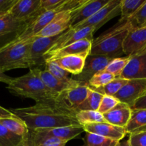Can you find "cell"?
I'll return each instance as SVG.
<instances>
[{
    "label": "cell",
    "instance_id": "1",
    "mask_svg": "<svg viewBox=\"0 0 146 146\" xmlns=\"http://www.w3.org/2000/svg\"><path fill=\"white\" fill-rule=\"evenodd\" d=\"M11 111L25 123L29 131L40 128L80 125L76 120V112L67 105L62 97L59 100L37 103L32 106Z\"/></svg>",
    "mask_w": 146,
    "mask_h": 146
},
{
    "label": "cell",
    "instance_id": "29",
    "mask_svg": "<svg viewBox=\"0 0 146 146\" xmlns=\"http://www.w3.org/2000/svg\"><path fill=\"white\" fill-rule=\"evenodd\" d=\"M128 80L125 78H120V77H116L112 81H110L109 84L104 86L102 88H97V89H92L97 92L101 93L103 95L112 96H114L127 83Z\"/></svg>",
    "mask_w": 146,
    "mask_h": 146
},
{
    "label": "cell",
    "instance_id": "31",
    "mask_svg": "<svg viewBox=\"0 0 146 146\" xmlns=\"http://www.w3.org/2000/svg\"><path fill=\"white\" fill-rule=\"evenodd\" d=\"M118 141L96 134L86 133L84 146H115Z\"/></svg>",
    "mask_w": 146,
    "mask_h": 146
},
{
    "label": "cell",
    "instance_id": "6",
    "mask_svg": "<svg viewBox=\"0 0 146 146\" xmlns=\"http://www.w3.org/2000/svg\"><path fill=\"white\" fill-rule=\"evenodd\" d=\"M120 14V0H110L107 4L100 9L92 17L83 22L72 27V28L81 29L87 27H96L97 29L102 26Z\"/></svg>",
    "mask_w": 146,
    "mask_h": 146
},
{
    "label": "cell",
    "instance_id": "40",
    "mask_svg": "<svg viewBox=\"0 0 146 146\" xmlns=\"http://www.w3.org/2000/svg\"><path fill=\"white\" fill-rule=\"evenodd\" d=\"M17 0H0V12H9Z\"/></svg>",
    "mask_w": 146,
    "mask_h": 146
},
{
    "label": "cell",
    "instance_id": "14",
    "mask_svg": "<svg viewBox=\"0 0 146 146\" xmlns=\"http://www.w3.org/2000/svg\"><path fill=\"white\" fill-rule=\"evenodd\" d=\"M72 11L58 13L35 37H52L64 33L71 27Z\"/></svg>",
    "mask_w": 146,
    "mask_h": 146
},
{
    "label": "cell",
    "instance_id": "2",
    "mask_svg": "<svg viewBox=\"0 0 146 146\" xmlns=\"http://www.w3.org/2000/svg\"><path fill=\"white\" fill-rule=\"evenodd\" d=\"M39 68H31L27 74L17 78H12L7 88L17 96L31 98L37 103L46 102L60 98L54 96L44 86L40 78Z\"/></svg>",
    "mask_w": 146,
    "mask_h": 146
},
{
    "label": "cell",
    "instance_id": "10",
    "mask_svg": "<svg viewBox=\"0 0 146 146\" xmlns=\"http://www.w3.org/2000/svg\"><path fill=\"white\" fill-rule=\"evenodd\" d=\"M145 94L146 79H130L114 97L132 108L135 103Z\"/></svg>",
    "mask_w": 146,
    "mask_h": 146
},
{
    "label": "cell",
    "instance_id": "19",
    "mask_svg": "<svg viewBox=\"0 0 146 146\" xmlns=\"http://www.w3.org/2000/svg\"><path fill=\"white\" fill-rule=\"evenodd\" d=\"M40 78H41L43 84L50 91V93L54 96L58 97V98H60L62 94H64L66 91L71 89V88L82 84V82L77 81L76 80L72 83L63 82L55 78L46 69L43 70V71L41 70Z\"/></svg>",
    "mask_w": 146,
    "mask_h": 146
},
{
    "label": "cell",
    "instance_id": "44",
    "mask_svg": "<svg viewBox=\"0 0 146 146\" xmlns=\"http://www.w3.org/2000/svg\"><path fill=\"white\" fill-rule=\"evenodd\" d=\"M11 79H12V78L4 74V73L0 69V82L5 83V84H7L8 85L10 83V81H11Z\"/></svg>",
    "mask_w": 146,
    "mask_h": 146
},
{
    "label": "cell",
    "instance_id": "33",
    "mask_svg": "<svg viewBox=\"0 0 146 146\" xmlns=\"http://www.w3.org/2000/svg\"><path fill=\"white\" fill-rule=\"evenodd\" d=\"M129 61V56L115 58L107 66L104 71L113 74L115 77H120L123 70L127 66Z\"/></svg>",
    "mask_w": 146,
    "mask_h": 146
},
{
    "label": "cell",
    "instance_id": "38",
    "mask_svg": "<svg viewBox=\"0 0 146 146\" xmlns=\"http://www.w3.org/2000/svg\"><path fill=\"white\" fill-rule=\"evenodd\" d=\"M64 1V0H41L40 9L42 12L53 10L61 5Z\"/></svg>",
    "mask_w": 146,
    "mask_h": 146
},
{
    "label": "cell",
    "instance_id": "17",
    "mask_svg": "<svg viewBox=\"0 0 146 146\" xmlns=\"http://www.w3.org/2000/svg\"><path fill=\"white\" fill-rule=\"evenodd\" d=\"M110 0H87L84 4L72 11L71 27L83 22L92 17L100 9L102 8Z\"/></svg>",
    "mask_w": 146,
    "mask_h": 146
},
{
    "label": "cell",
    "instance_id": "21",
    "mask_svg": "<svg viewBox=\"0 0 146 146\" xmlns=\"http://www.w3.org/2000/svg\"><path fill=\"white\" fill-rule=\"evenodd\" d=\"M132 109L129 106L120 102L114 108L103 114L105 122L116 126L125 128L130 120Z\"/></svg>",
    "mask_w": 146,
    "mask_h": 146
},
{
    "label": "cell",
    "instance_id": "25",
    "mask_svg": "<svg viewBox=\"0 0 146 146\" xmlns=\"http://www.w3.org/2000/svg\"><path fill=\"white\" fill-rule=\"evenodd\" d=\"M0 124L19 136L24 137L29 133L25 123L17 116L0 119Z\"/></svg>",
    "mask_w": 146,
    "mask_h": 146
},
{
    "label": "cell",
    "instance_id": "11",
    "mask_svg": "<svg viewBox=\"0 0 146 146\" xmlns=\"http://www.w3.org/2000/svg\"><path fill=\"white\" fill-rule=\"evenodd\" d=\"M113 59L105 56H87L81 74L74 76V78H72L84 84H87L94 74L104 70Z\"/></svg>",
    "mask_w": 146,
    "mask_h": 146
},
{
    "label": "cell",
    "instance_id": "26",
    "mask_svg": "<svg viewBox=\"0 0 146 146\" xmlns=\"http://www.w3.org/2000/svg\"><path fill=\"white\" fill-rule=\"evenodd\" d=\"M145 1V0H120V19L118 22L127 21Z\"/></svg>",
    "mask_w": 146,
    "mask_h": 146
},
{
    "label": "cell",
    "instance_id": "12",
    "mask_svg": "<svg viewBox=\"0 0 146 146\" xmlns=\"http://www.w3.org/2000/svg\"><path fill=\"white\" fill-rule=\"evenodd\" d=\"M40 1L17 0L9 13L16 19L29 22L42 12L40 9Z\"/></svg>",
    "mask_w": 146,
    "mask_h": 146
},
{
    "label": "cell",
    "instance_id": "28",
    "mask_svg": "<svg viewBox=\"0 0 146 146\" xmlns=\"http://www.w3.org/2000/svg\"><path fill=\"white\" fill-rule=\"evenodd\" d=\"M76 120L80 125L105 122L103 115L97 111H80L75 115Z\"/></svg>",
    "mask_w": 146,
    "mask_h": 146
},
{
    "label": "cell",
    "instance_id": "13",
    "mask_svg": "<svg viewBox=\"0 0 146 146\" xmlns=\"http://www.w3.org/2000/svg\"><path fill=\"white\" fill-rule=\"evenodd\" d=\"M62 4L53 10L43 11L38 17L29 21L27 28L19 36V37H17V39L21 40V41L27 40L37 35L53 19L56 14L63 12L62 9Z\"/></svg>",
    "mask_w": 146,
    "mask_h": 146
},
{
    "label": "cell",
    "instance_id": "24",
    "mask_svg": "<svg viewBox=\"0 0 146 146\" xmlns=\"http://www.w3.org/2000/svg\"><path fill=\"white\" fill-rule=\"evenodd\" d=\"M146 126V108L132 109L130 120L125 126L127 134L137 132Z\"/></svg>",
    "mask_w": 146,
    "mask_h": 146
},
{
    "label": "cell",
    "instance_id": "46",
    "mask_svg": "<svg viewBox=\"0 0 146 146\" xmlns=\"http://www.w3.org/2000/svg\"><path fill=\"white\" fill-rule=\"evenodd\" d=\"M9 12H0V18H1V17H3L4 16H5L6 14H8Z\"/></svg>",
    "mask_w": 146,
    "mask_h": 146
},
{
    "label": "cell",
    "instance_id": "47",
    "mask_svg": "<svg viewBox=\"0 0 146 146\" xmlns=\"http://www.w3.org/2000/svg\"><path fill=\"white\" fill-rule=\"evenodd\" d=\"M145 129H146V126H145V127H144V128H142V129L139 130L138 131H143V130H145Z\"/></svg>",
    "mask_w": 146,
    "mask_h": 146
},
{
    "label": "cell",
    "instance_id": "27",
    "mask_svg": "<svg viewBox=\"0 0 146 146\" xmlns=\"http://www.w3.org/2000/svg\"><path fill=\"white\" fill-rule=\"evenodd\" d=\"M103 94L89 87L88 94L84 102L77 108V113L80 111H98Z\"/></svg>",
    "mask_w": 146,
    "mask_h": 146
},
{
    "label": "cell",
    "instance_id": "5",
    "mask_svg": "<svg viewBox=\"0 0 146 146\" xmlns=\"http://www.w3.org/2000/svg\"><path fill=\"white\" fill-rule=\"evenodd\" d=\"M84 131V128L82 125H71L59 128H40L29 131V133L33 145H34L39 141L48 138H58L68 142Z\"/></svg>",
    "mask_w": 146,
    "mask_h": 146
},
{
    "label": "cell",
    "instance_id": "9",
    "mask_svg": "<svg viewBox=\"0 0 146 146\" xmlns=\"http://www.w3.org/2000/svg\"><path fill=\"white\" fill-rule=\"evenodd\" d=\"M125 79H146V46L129 56L127 66L120 75Z\"/></svg>",
    "mask_w": 146,
    "mask_h": 146
},
{
    "label": "cell",
    "instance_id": "34",
    "mask_svg": "<svg viewBox=\"0 0 146 146\" xmlns=\"http://www.w3.org/2000/svg\"><path fill=\"white\" fill-rule=\"evenodd\" d=\"M45 69L52 76L65 83H72L75 80L69 77V73L52 61H45Z\"/></svg>",
    "mask_w": 146,
    "mask_h": 146
},
{
    "label": "cell",
    "instance_id": "42",
    "mask_svg": "<svg viewBox=\"0 0 146 146\" xmlns=\"http://www.w3.org/2000/svg\"><path fill=\"white\" fill-rule=\"evenodd\" d=\"M13 117H16V115L11 111H9V110H7L6 108L0 106V119L13 118Z\"/></svg>",
    "mask_w": 146,
    "mask_h": 146
},
{
    "label": "cell",
    "instance_id": "45",
    "mask_svg": "<svg viewBox=\"0 0 146 146\" xmlns=\"http://www.w3.org/2000/svg\"><path fill=\"white\" fill-rule=\"evenodd\" d=\"M115 146H131V145H130L128 139L125 140L124 138H123V139L121 140V141H118V142L117 143V144H116Z\"/></svg>",
    "mask_w": 146,
    "mask_h": 146
},
{
    "label": "cell",
    "instance_id": "30",
    "mask_svg": "<svg viewBox=\"0 0 146 146\" xmlns=\"http://www.w3.org/2000/svg\"><path fill=\"white\" fill-rule=\"evenodd\" d=\"M115 78V77L113 74L103 70V71L94 74L90 78L87 84H88V86L92 89H97V88L104 87L110 81H113Z\"/></svg>",
    "mask_w": 146,
    "mask_h": 146
},
{
    "label": "cell",
    "instance_id": "48",
    "mask_svg": "<svg viewBox=\"0 0 146 146\" xmlns=\"http://www.w3.org/2000/svg\"><path fill=\"white\" fill-rule=\"evenodd\" d=\"M145 25H146V22H145V24L144 25H143V26H145Z\"/></svg>",
    "mask_w": 146,
    "mask_h": 146
},
{
    "label": "cell",
    "instance_id": "23",
    "mask_svg": "<svg viewBox=\"0 0 146 146\" xmlns=\"http://www.w3.org/2000/svg\"><path fill=\"white\" fill-rule=\"evenodd\" d=\"M88 91V84L82 83L80 85L66 91L64 94H62V98L67 105L77 113V108L86 99Z\"/></svg>",
    "mask_w": 146,
    "mask_h": 146
},
{
    "label": "cell",
    "instance_id": "16",
    "mask_svg": "<svg viewBox=\"0 0 146 146\" xmlns=\"http://www.w3.org/2000/svg\"><path fill=\"white\" fill-rule=\"evenodd\" d=\"M92 41L90 40H80V41L73 43L67 46L64 47L61 49L45 54L44 60L45 61H50V60L54 59L58 57L70 55H82L87 56L90 55L92 48Z\"/></svg>",
    "mask_w": 146,
    "mask_h": 146
},
{
    "label": "cell",
    "instance_id": "43",
    "mask_svg": "<svg viewBox=\"0 0 146 146\" xmlns=\"http://www.w3.org/2000/svg\"><path fill=\"white\" fill-rule=\"evenodd\" d=\"M17 146H34L32 141H31V137H30L29 133L27 135L23 137L22 141Z\"/></svg>",
    "mask_w": 146,
    "mask_h": 146
},
{
    "label": "cell",
    "instance_id": "35",
    "mask_svg": "<svg viewBox=\"0 0 146 146\" xmlns=\"http://www.w3.org/2000/svg\"><path fill=\"white\" fill-rule=\"evenodd\" d=\"M127 21H130L133 28L142 27L146 22V0L141 7L134 13Z\"/></svg>",
    "mask_w": 146,
    "mask_h": 146
},
{
    "label": "cell",
    "instance_id": "22",
    "mask_svg": "<svg viewBox=\"0 0 146 146\" xmlns=\"http://www.w3.org/2000/svg\"><path fill=\"white\" fill-rule=\"evenodd\" d=\"M87 56L82 55H70L58 57L54 59L46 61H52L64 70L72 74L77 76L80 74L84 68L85 59Z\"/></svg>",
    "mask_w": 146,
    "mask_h": 146
},
{
    "label": "cell",
    "instance_id": "4",
    "mask_svg": "<svg viewBox=\"0 0 146 146\" xmlns=\"http://www.w3.org/2000/svg\"><path fill=\"white\" fill-rule=\"evenodd\" d=\"M34 37L27 40L17 38L0 46V69L3 71L17 68H30L29 51Z\"/></svg>",
    "mask_w": 146,
    "mask_h": 146
},
{
    "label": "cell",
    "instance_id": "32",
    "mask_svg": "<svg viewBox=\"0 0 146 146\" xmlns=\"http://www.w3.org/2000/svg\"><path fill=\"white\" fill-rule=\"evenodd\" d=\"M22 140L23 137L13 133L0 124V146H17Z\"/></svg>",
    "mask_w": 146,
    "mask_h": 146
},
{
    "label": "cell",
    "instance_id": "36",
    "mask_svg": "<svg viewBox=\"0 0 146 146\" xmlns=\"http://www.w3.org/2000/svg\"><path fill=\"white\" fill-rule=\"evenodd\" d=\"M119 103H120V101L117 98H115L114 96L103 95L100 107H99L97 111L103 115V114L110 111L113 108H114Z\"/></svg>",
    "mask_w": 146,
    "mask_h": 146
},
{
    "label": "cell",
    "instance_id": "41",
    "mask_svg": "<svg viewBox=\"0 0 146 146\" xmlns=\"http://www.w3.org/2000/svg\"><path fill=\"white\" fill-rule=\"evenodd\" d=\"M143 108H146V94L135 103L131 109H143Z\"/></svg>",
    "mask_w": 146,
    "mask_h": 146
},
{
    "label": "cell",
    "instance_id": "37",
    "mask_svg": "<svg viewBox=\"0 0 146 146\" xmlns=\"http://www.w3.org/2000/svg\"><path fill=\"white\" fill-rule=\"evenodd\" d=\"M128 140L131 146H146V129L129 134Z\"/></svg>",
    "mask_w": 146,
    "mask_h": 146
},
{
    "label": "cell",
    "instance_id": "18",
    "mask_svg": "<svg viewBox=\"0 0 146 146\" xmlns=\"http://www.w3.org/2000/svg\"><path fill=\"white\" fill-rule=\"evenodd\" d=\"M145 46L146 25L130 30L123 44V52L129 56Z\"/></svg>",
    "mask_w": 146,
    "mask_h": 146
},
{
    "label": "cell",
    "instance_id": "39",
    "mask_svg": "<svg viewBox=\"0 0 146 146\" xmlns=\"http://www.w3.org/2000/svg\"><path fill=\"white\" fill-rule=\"evenodd\" d=\"M67 143V141L58 138H48L39 141L34 146H66Z\"/></svg>",
    "mask_w": 146,
    "mask_h": 146
},
{
    "label": "cell",
    "instance_id": "7",
    "mask_svg": "<svg viewBox=\"0 0 146 146\" xmlns=\"http://www.w3.org/2000/svg\"><path fill=\"white\" fill-rule=\"evenodd\" d=\"M97 30L96 27H87L81 29H75L70 27L60 35L54 45L48 51V53L61 49L74 42L83 39H88L93 41V34ZM45 56V55H44Z\"/></svg>",
    "mask_w": 146,
    "mask_h": 146
},
{
    "label": "cell",
    "instance_id": "8",
    "mask_svg": "<svg viewBox=\"0 0 146 146\" xmlns=\"http://www.w3.org/2000/svg\"><path fill=\"white\" fill-rule=\"evenodd\" d=\"M52 37H34L29 51L30 68L45 64L44 55L52 47L60 35Z\"/></svg>",
    "mask_w": 146,
    "mask_h": 146
},
{
    "label": "cell",
    "instance_id": "3",
    "mask_svg": "<svg viewBox=\"0 0 146 146\" xmlns=\"http://www.w3.org/2000/svg\"><path fill=\"white\" fill-rule=\"evenodd\" d=\"M132 29L133 27L130 21L117 22L93 40L90 55L120 58L124 54L123 44Z\"/></svg>",
    "mask_w": 146,
    "mask_h": 146
},
{
    "label": "cell",
    "instance_id": "20",
    "mask_svg": "<svg viewBox=\"0 0 146 146\" xmlns=\"http://www.w3.org/2000/svg\"><path fill=\"white\" fill-rule=\"evenodd\" d=\"M29 21L17 20L8 13L0 18V39L9 36L17 38L25 30Z\"/></svg>",
    "mask_w": 146,
    "mask_h": 146
},
{
    "label": "cell",
    "instance_id": "15",
    "mask_svg": "<svg viewBox=\"0 0 146 146\" xmlns=\"http://www.w3.org/2000/svg\"><path fill=\"white\" fill-rule=\"evenodd\" d=\"M82 127L85 133L96 134L117 141L123 140L127 135L125 128L116 126L107 122L87 124Z\"/></svg>",
    "mask_w": 146,
    "mask_h": 146
}]
</instances>
